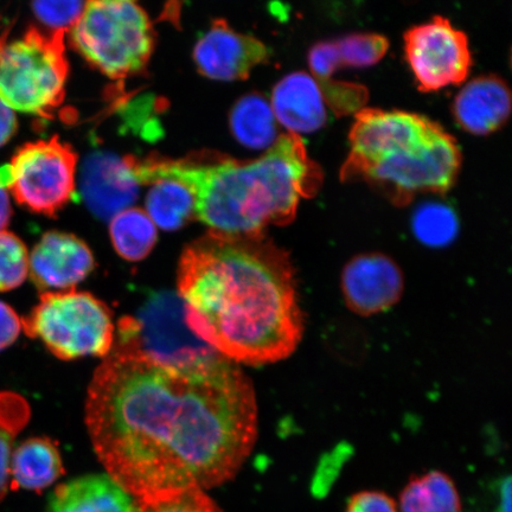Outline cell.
Wrapping results in <instances>:
<instances>
[{
  "instance_id": "26",
  "label": "cell",
  "mask_w": 512,
  "mask_h": 512,
  "mask_svg": "<svg viewBox=\"0 0 512 512\" xmlns=\"http://www.w3.org/2000/svg\"><path fill=\"white\" fill-rule=\"evenodd\" d=\"M29 275L27 246L14 233L0 232V292L23 285Z\"/></svg>"
},
{
  "instance_id": "30",
  "label": "cell",
  "mask_w": 512,
  "mask_h": 512,
  "mask_svg": "<svg viewBox=\"0 0 512 512\" xmlns=\"http://www.w3.org/2000/svg\"><path fill=\"white\" fill-rule=\"evenodd\" d=\"M309 66L313 78L317 81L331 79L336 70L341 68L335 41H324L315 44L309 53Z\"/></svg>"
},
{
  "instance_id": "6",
  "label": "cell",
  "mask_w": 512,
  "mask_h": 512,
  "mask_svg": "<svg viewBox=\"0 0 512 512\" xmlns=\"http://www.w3.org/2000/svg\"><path fill=\"white\" fill-rule=\"evenodd\" d=\"M64 32L30 28L21 40L0 41V100L42 118L53 117L66 96L69 64Z\"/></svg>"
},
{
  "instance_id": "34",
  "label": "cell",
  "mask_w": 512,
  "mask_h": 512,
  "mask_svg": "<svg viewBox=\"0 0 512 512\" xmlns=\"http://www.w3.org/2000/svg\"><path fill=\"white\" fill-rule=\"evenodd\" d=\"M12 216L10 195L8 190L0 189V232L9 226Z\"/></svg>"
},
{
  "instance_id": "11",
  "label": "cell",
  "mask_w": 512,
  "mask_h": 512,
  "mask_svg": "<svg viewBox=\"0 0 512 512\" xmlns=\"http://www.w3.org/2000/svg\"><path fill=\"white\" fill-rule=\"evenodd\" d=\"M405 291V277L388 255L367 253L355 256L342 272L345 305L357 316L371 317L398 304Z\"/></svg>"
},
{
  "instance_id": "28",
  "label": "cell",
  "mask_w": 512,
  "mask_h": 512,
  "mask_svg": "<svg viewBox=\"0 0 512 512\" xmlns=\"http://www.w3.org/2000/svg\"><path fill=\"white\" fill-rule=\"evenodd\" d=\"M317 82L323 93L325 105H328L336 115L356 114L367 104L369 93L366 87L331 79Z\"/></svg>"
},
{
  "instance_id": "27",
  "label": "cell",
  "mask_w": 512,
  "mask_h": 512,
  "mask_svg": "<svg viewBox=\"0 0 512 512\" xmlns=\"http://www.w3.org/2000/svg\"><path fill=\"white\" fill-rule=\"evenodd\" d=\"M136 502V512H223L206 491L196 489L136 499Z\"/></svg>"
},
{
  "instance_id": "20",
  "label": "cell",
  "mask_w": 512,
  "mask_h": 512,
  "mask_svg": "<svg viewBox=\"0 0 512 512\" xmlns=\"http://www.w3.org/2000/svg\"><path fill=\"white\" fill-rule=\"evenodd\" d=\"M399 502L400 512H463L456 484L441 471L411 478Z\"/></svg>"
},
{
  "instance_id": "12",
  "label": "cell",
  "mask_w": 512,
  "mask_h": 512,
  "mask_svg": "<svg viewBox=\"0 0 512 512\" xmlns=\"http://www.w3.org/2000/svg\"><path fill=\"white\" fill-rule=\"evenodd\" d=\"M270 57L271 51L265 43L235 31L223 19L211 24L194 49L198 72L217 81L245 80Z\"/></svg>"
},
{
  "instance_id": "10",
  "label": "cell",
  "mask_w": 512,
  "mask_h": 512,
  "mask_svg": "<svg viewBox=\"0 0 512 512\" xmlns=\"http://www.w3.org/2000/svg\"><path fill=\"white\" fill-rule=\"evenodd\" d=\"M405 53L421 92L460 85L472 67L469 38L441 16L406 31Z\"/></svg>"
},
{
  "instance_id": "35",
  "label": "cell",
  "mask_w": 512,
  "mask_h": 512,
  "mask_svg": "<svg viewBox=\"0 0 512 512\" xmlns=\"http://www.w3.org/2000/svg\"><path fill=\"white\" fill-rule=\"evenodd\" d=\"M12 181L10 165L0 168V189L9 190Z\"/></svg>"
},
{
  "instance_id": "23",
  "label": "cell",
  "mask_w": 512,
  "mask_h": 512,
  "mask_svg": "<svg viewBox=\"0 0 512 512\" xmlns=\"http://www.w3.org/2000/svg\"><path fill=\"white\" fill-rule=\"evenodd\" d=\"M30 419V406L23 396L0 392V502L10 488V462L19 432Z\"/></svg>"
},
{
  "instance_id": "25",
  "label": "cell",
  "mask_w": 512,
  "mask_h": 512,
  "mask_svg": "<svg viewBox=\"0 0 512 512\" xmlns=\"http://www.w3.org/2000/svg\"><path fill=\"white\" fill-rule=\"evenodd\" d=\"M342 67L364 68L380 62L389 49L387 37L374 32H356L335 41Z\"/></svg>"
},
{
  "instance_id": "19",
  "label": "cell",
  "mask_w": 512,
  "mask_h": 512,
  "mask_svg": "<svg viewBox=\"0 0 512 512\" xmlns=\"http://www.w3.org/2000/svg\"><path fill=\"white\" fill-rule=\"evenodd\" d=\"M229 125L235 139L253 150L271 149L280 137L271 102L258 93L247 94L236 102Z\"/></svg>"
},
{
  "instance_id": "14",
  "label": "cell",
  "mask_w": 512,
  "mask_h": 512,
  "mask_svg": "<svg viewBox=\"0 0 512 512\" xmlns=\"http://www.w3.org/2000/svg\"><path fill=\"white\" fill-rule=\"evenodd\" d=\"M81 187L89 209L100 219H112L136 202L139 183L127 159L94 153L83 164Z\"/></svg>"
},
{
  "instance_id": "29",
  "label": "cell",
  "mask_w": 512,
  "mask_h": 512,
  "mask_svg": "<svg viewBox=\"0 0 512 512\" xmlns=\"http://www.w3.org/2000/svg\"><path fill=\"white\" fill-rule=\"evenodd\" d=\"M32 11L38 21L47 25L54 31H61L66 34L72 30L75 24L79 22L83 11H85V2H35L32 3Z\"/></svg>"
},
{
  "instance_id": "21",
  "label": "cell",
  "mask_w": 512,
  "mask_h": 512,
  "mask_svg": "<svg viewBox=\"0 0 512 512\" xmlns=\"http://www.w3.org/2000/svg\"><path fill=\"white\" fill-rule=\"evenodd\" d=\"M146 214L156 227L164 230L182 228L195 217V200L187 185L163 178L152 183L146 196Z\"/></svg>"
},
{
  "instance_id": "15",
  "label": "cell",
  "mask_w": 512,
  "mask_h": 512,
  "mask_svg": "<svg viewBox=\"0 0 512 512\" xmlns=\"http://www.w3.org/2000/svg\"><path fill=\"white\" fill-rule=\"evenodd\" d=\"M511 113L508 83L496 75L467 82L453 102V114L464 131L488 136L507 123Z\"/></svg>"
},
{
  "instance_id": "4",
  "label": "cell",
  "mask_w": 512,
  "mask_h": 512,
  "mask_svg": "<svg viewBox=\"0 0 512 512\" xmlns=\"http://www.w3.org/2000/svg\"><path fill=\"white\" fill-rule=\"evenodd\" d=\"M349 139L342 181L367 182L399 207L418 194H445L462 166L457 140L425 115L363 108Z\"/></svg>"
},
{
  "instance_id": "22",
  "label": "cell",
  "mask_w": 512,
  "mask_h": 512,
  "mask_svg": "<svg viewBox=\"0 0 512 512\" xmlns=\"http://www.w3.org/2000/svg\"><path fill=\"white\" fill-rule=\"evenodd\" d=\"M110 234L115 252L127 261L147 258L158 239L156 224L139 208H128L113 216Z\"/></svg>"
},
{
  "instance_id": "18",
  "label": "cell",
  "mask_w": 512,
  "mask_h": 512,
  "mask_svg": "<svg viewBox=\"0 0 512 512\" xmlns=\"http://www.w3.org/2000/svg\"><path fill=\"white\" fill-rule=\"evenodd\" d=\"M63 475L59 447L49 438H30L12 452L10 485L14 489L40 492Z\"/></svg>"
},
{
  "instance_id": "17",
  "label": "cell",
  "mask_w": 512,
  "mask_h": 512,
  "mask_svg": "<svg viewBox=\"0 0 512 512\" xmlns=\"http://www.w3.org/2000/svg\"><path fill=\"white\" fill-rule=\"evenodd\" d=\"M136 499L107 475L83 476L51 492L46 512H136Z\"/></svg>"
},
{
  "instance_id": "31",
  "label": "cell",
  "mask_w": 512,
  "mask_h": 512,
  "mask_svg": "<svg viewBox=\"0 0 512 512\" xmlns=\"http://www.w3.org/2000/svg\"><path fill=\"white\" fill-rule=\"evenodd\" d=\"M345 512H399L394 499L382 491H361L349 499Z\"/></svg>"
},
{
  "instance_id": "1",
  "label": "cell",
  "mask_w": 512,
  "mask_h": 512,
  "mask_svg": "<svg viewBox=\"0 0 512 512\" xmlns=\"http://www.w3.org/2000/svg\"><path fill=\"white\" fill-rule=\"evenodd\" d=\"M258 419L252 381L223 356L169 367L113 348L87 390L96 456L136 499L229 482L251 456Z\"/></svg>"
},
{
  "instance_id": "33",
  "label": "cell",
  "mask_w": 512,
  "mask_h": 512,
  "mask_svg": "<svg viewBox=\"0 0 512 512\" xmlns=\"http://www.w3.org/2000/svg\"><path fill=\"white\" fill-rule=\"evenodd\" d=\"M18 128L15 111L0 100V147L15 136Z\"/></svg>"
},
{
  "instance_id": "13",
  "label": "cell",
  "mask_w": 512,
  "mask_h": 512,
  "mask_svg": "<svg viewBox=\"0 0 512 512\" xmlns=\"http://www.w3.org/2000/svg\"><path fill=\"white\" fill-rule=\"evenodd\" d=\"M94 268L91 248L68 233L44 234L29 256L32 283L43 293L75 290Z\"/></svg>"
},
{
  "instance_id": "24",
  "label": "cell",
  "mask_w": 512,
  "mask_h": 512,
  "mask_svg": "<svg viewBox=\"0 0 512 512\" xmlns=\"http://www.w3.org/2000/svg\"><path fill=\"white\" fill-rule=\"evenodd\" d=\"M413 232L430 247H444L456 239L459 221L454 210L443 203H424L415 210Z\"/></svg>"
},
{
  "instance_id": "9",
  "label": "cell",
  "mask_w": 512,
  "mask_h": 512,
  "mask_svg": "<svg viewBox=\"0 0 512 512\" xmlns=\"http://www.w3.org/2000/svg\"><path fill=\"white\" fill-rule=\"evenodd\" d=\"M9 165V190L21 206L55 217L74 200L78 155L59 137L25 144Z\"/></svg>"
},
{
  "instance_id": "32",
  "label": "cell",
  "mask_w": 512,
  "mask_h": 512,
  "mask_svg": "<svg viewBox=\"0 0 512 512\" xmlns=\"http://www.w3.org/2000/svg\"><path fill=\"white\" fill-rule=\"evenodd\" d=\"M22 332V318L12 307L0 302V351L8 349Z\"/></svg>"
},
{
  "instance_id": "2",
  "label": "cell",
  "mask_w": 512,
  "mask_h": 512,
  "mask_svg": "<svg viewBox=\"0 0 512 512\" xmlns=\"http://www.w3.org/2000/svg\"><path fill=\"white\" fill-rule=\"evenodd\" d=\"M178 296L189 329L236 364L286 360L305 320L296 272L285 249L262 236L209 232L179 260Z\"/></svg>"
},
{
  "instance_id": "3",
  "label": "cell",
  "mask_w": 512,
  "mask_h": 512,
  "mask_svg": "<svg viewBox=\"0 0 512 512\" xmlns=\"http://www.w3.org/2000/svg\"><path fill=\"white\" fill-rule=\"evenodd\" d=\"M127 160L139 185L163 178L187 185L195 219L230 236H262L272 224L287 226L300 201L315 197L323 183L322 169L292 133L280 134L264 156L247 162L223 156Z\"/></svg>"
},
{
  "instance_id": "16",
  "label": "cell",
  "mask_w": 512,
  "mask_h": 512,
  "mask_svg": "<svg viewBox=\"0 0 512 512\" xmlns=\"http://www.w3.org/2000/svg\"><path fill=\"white\" fill-rule=\"evenodd\" d=\"M270 102L278 123L297 136L320 130L328 119L318 82L306 72L291 73L281 79Z\"/></svg>"
},
{
  "instance_id": "7",
  "label": "cell",
  "mask_w": 512,
  "mask_h": 512,
  "mask_svg": "<svg viewBox=\"0 0 512 512\" xmlns=\"http://www.w3.org/2000/svg\"><path fill=\"white\" fill-rule=\"evenodd\" d=\"M22 330L62 361L106 358L115 341L108 306L93 294L76 290L42 293L40 303L22 318Z\"/></svg>"
},
{
  "instance_id": "5",
  "label": "cell",
  "mask_w": 512,
  "mask_h": 512,
  "mask_svg": "<svg viewBox=\"0 0 512 512\" xmlns=\"http://www.w3.org/2000/svg\"><path fill=\"white\" fill-rule=\"evenodd\" d=\"M70 42L93 67L112 80L143 73L150 61L155 35L142 6L127 0L87 2Z\"/></svg>"
},
{
  "instance_id": "8",
  "label": "cell",
  "mask_w": 512,
  "mask_h": 512,
  "mask_svg": "<svg viewBox=\"0 0 512 512\" xmlns=\"http://www.w3.org/2000/svg\"><path fill=\"white\" fill-rule=\"evenodd\" d=\"M113 348L139 352L169 367L195 366L221 356L189 329L181 297L168 291L151 294L137 316L120 319Z\"/></svg>"
}]
</instances>
